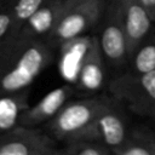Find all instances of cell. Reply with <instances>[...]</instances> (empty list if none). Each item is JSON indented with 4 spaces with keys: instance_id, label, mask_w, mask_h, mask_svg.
<instances>
[{
    "instance_id": "cell-1",
    "label": "cell",
    "mask_w": 155,
    "mask_h": 155,
    "mask_svg": "<svg viewBox=\"0 0 155 155\" xmlns=\"http://www.w3.org/2000/svg\"><path fill=\"white\" fill-rule=\"evenodd\" d=\"M54 50L46 40L16 36L0 48V94L30 88L53 62Z\"/></svg>"
},
{
    "instance_id": "cell-2",
    "label": "cell",
    "mask_w": 155,
    "mask_h": 155,
    "mask_svg": "<svg viewBox=\"0 0 155 155\" xmlns=\"http://www.w3.org/2000/svg\"><path fill=\"white\" fill-rule=\"evenodd\" d=\"M110 96L91 94L80 99L68 101L61 111L45 124L46 131L63 143L79 140L94 122Z\"/></svg>"
},
{
    "instance_id": "cell-3",
    "label": "cell",
    "mask_w": 155,
    "mask_h": 155,
    "mask_svg": "<svg viewBox=\"0 0 155 155\" xmlns=\"http://www.w3.org/2000/svg\"><path fill=\"white\" fill-rule=\"evenodd\" d=\"M109 91L137 115L151 117L155 113V70L148 73L126 70L109 82Z\"/></svg>"
},
{
    "instance_id": "cell-4",
    "label": "cell",
    "mask_w": 155,
    "mask_h": 155,
    "mask_svg": "<svg viewBox=\"0 0 155 155\" xmlns=\"http://www.w3.org/2000/svg\"><path fill=\"white\" fill-rule=\"evenodd\" d=\"M105 4L107 0L73 2L65 10L47 38V44L57 51V48L65 41L87 34L101 23Z\"/></svg>"
},
{
    "instance_id": "cell-5",
    "label": "cell",
    "mask_w": 155,
    "mask_h": 155,
    "mask_svg": "<svg viewBox=\"0 0 155 155\" xmlns=\"http://www.w3.org/2000/svg\"><path fill=\"white\" fill-rule=\"evenodd\" d=\"M99 42L109 68L120 69L127 65L126 33L117 0H107L101 21Z\"/></svg>"
},
{
    "instance_id": "cell-6",
    "label": "cell",
    "mask_w": 155,
    "mask_h": 155,
    "mask_svg": "<svg viewBox=\"0 0 155 155\" xmlns=\"http://www.w3.org/2000/svg\"><path fill=\"white\" fill-rule=\"evenodd\" d=\"M56 140L38 127L17 125L0 134V155H58Z\"/></svg>"
},
{
    "instance_id": "cell-7",
    "label": "cell",
    "mask_w": 155,
    "mask_h": 155,
    "mask_svg": "<svg viewBox=\"0 0 155 155\" xmlns=\"http://www.w3.org/2000/svg\"><path fill=\"white\" fill-rule=\"evenodd\" d=\"M128 131V120L122 102L110 96L81 139L102 142L114 151L126 139Z\"/></svg>"
},
{
    "instance_id": "cell-8",
    "label": "cell",
    "mask_w": 155,
    "mask_h": 155,
    "mask_svg": "<svg viewBox=\"0 0 155 155\" xmlns=\"http://www.w3.org/2000/svg\"><path fill=\"white\" fill-rule=\"evenodd\" d=\"M107 68L108 64L103 54L99 39L98 36H92L90 48L73 85L75 91L82 92L86 96L97 94L105 85Z\"/></svg>"
},
{
    "instance_id": "cell-9",
    "label": "cell",
    "mask_w": 155,
    "mask_h": 155,
    "mask_svg": "<svg viewBox=\"0 0 155 155\" xmlns=\"http://www.w3.org/2000/svg\"><path fill=\"white\" fill-rule=\"evenodd\" d=\"M71 4L73 1L70 0H45L22 25L16 36L47 40L58 21Z\"/></svg>"
},
{
    "instance_id": "cell-10",
    "label": "cell",
    "mask_w": 155,
    "mask_h": 155,
    "mask_svg": "<svg viewBox=\"0 0 155 155\" xmlns=\"http://www.w3.org/2000/svg\"><path fill=\"white\" fill-rule=\"evenodd\" d=\"M74 93L75 88L70 84L62 85L50 91L36 104L29 105L22 113L18 125L33 127L45 125L61 111V109L65 105L68 101H70Z\"/></svg>"
},
{
    "instance_id": "cell-11",
    "label": "cell",
    "mask_w": 155,
    "mask_h": 155,
    "mask_svg": "<svg viewBox=\"0 0 155 155\" xmlns=\"http://www.w3.org/2000/svg\"><path fill=\"white\" fill-rule=\"evenodd\" d=\"M117 2L121 8L126 33L127 54L130 56L136 46L149 34L155 22L138 0H117Z\"/></svg>"
},
{
    "instance_id": "cell-12",
    "label": "cell",
    "mask_w": 155,
    "mask_h": 155,
    "mask_svg": "<svg viewBox=\"0 0 155 155\" xmlns=\"http://www.w3.org/2000/svg\"><path fill=\"white\" fill-rule=\"evenodd\" d=\"M92 36L85 34L62 44L57 51L59 53L58 70L62 78L70 85H74L85 56L90 48Z\"/></svg>"
},
{
    "instance_id": "cell-13",
    "label": "cell",
    "mask_w": 155,
    "mask_h": 155,
    "mask_svg": "<svg viewBox=\"0 0 155 155\" xmlns=\"http://www.w3.org/2000/svg\"><path fill=\"white\" fill-rule=\"evenodd\" d=\"M29 90L0 94V134L18 125L22 113L29 107Z\"/></svg>"
},
{
    "instance_id": "cell-14",
    "label": "cell",
    "mask_w": 155,
    "mask_h": 155,
    "mask_svg": "<svg viewBox=\"0 0 155 155\" xmlns=\"http://www.w3.org/2000/svg\"><path fill=\"white\" fill-rule=\"evenodd\" d=\"M126 68V70L131 73H148L155 70V24L149 34L130 53Z\"/></svg>"
},
{
    "instance_id": "cell-15",
    "label": "cell",
    "mask_w": 155,
    "mask_h": 155,
    "mask_svg": "<svg viewBox=\"0 0 155 155\" xmlns=\"http://www.w3.org/2000/svg\"><path fill=\"white\" fill-rule=\"evenodd\" d=\"M45 0H6L5 4L13 18L16 35L18 34L22 25L29 19V17L39 8V6Z\"/></svg>"
},
{
    "instance_id": "cell-16",
    "label": "cell",
    "mask_w": 155,
    "mask_h": 155,
    "mask_svg": "<svg viewBox=\"0 0 155 155\" xmlns=\"http://www.w3.org/2000/svg\"><path fill=\"white\" fill-rule=\"evenodd\" d=\"M64 155H110L113 154L111 149L97 140L79 139L64 143L62 149Z\"/></svg>"
},
{
    "instance_id": "cell-17",
    "label": "cell",
    "mask_w": 155,
    "mask_h": 155,
    "mask_svg": "<svg viewBox=\"0 0 155 155\" xmlns=\"http://www.w3.org/2000/svg\"><path fill=\"white\" fill-rule=\"evenodd\" d=\"M16 34L13 18L6 4H4L2 6H0V48L8 41L13 40Z\"/></svg>"
},
{
    "instance_id": "cell-18",
    "label": "cell",
    "mask_w": 155,
    "mask_h": 155,
    "mask_svg": "<svg viewBox=\"0 0 155 155\" xmlns=\"http://www.w3.org/2000/svg\"><path fill=\"white\" fill-rule=\"evenodd\" d=\"M128 133L136 138L148 151V155H155V132L143 125H137L130 128Z\"/></svg>"
},
{
    "instance_id": "cell-19",
    "label": "cell",
    "mask_w": 155,
    "mask_h": 155,
    "mask_svg": "<svg viewBox=\"0 0 155 155\" xmlns=\"http://www.w3.org/2000/svg\"><path fill=\"white\" fill-rule=\"evenodd\" d=\"M149 12L150 17L153 18V21L155 22V0H138Z\"/></svg>"
},
{
    "instance_id": "cell-20",
    "label": "cell",
    "mask_w": 155,
    "mask_h": 155,
    "mask_svg": "<svg viewBox=\"0 0 155 155\" xmlns=\"http://www.w3.org/2000/svg\"><path fill=\"white\" fill-rule=\"evenodd\" d=\"M73 2H88V1H102V0H70Z\"/></svg>"
},
{
    "instance_id": "cell-21",
    "label": "cell",
    "mask_w": 155,
    "mask_h": 155,
    "mask_svg": "<svg viewBox=\"0 0 155 155\" xmlns=\"http://www.w3.org/2000/svg\"><path fill=\"white\" fill-rule=\"evenodd\" d=\"M5 2H6V0H0V6H2Z\"/></svg>"
},
{
    "instance_id": "cell-22",
    "label": "cell",
    "mask_w": 155,
    "mask_h": 155,
    "mask_svg": "<svg viewBox=\"0 0 155 155\" xmlns=\"http://www.w3.org/2000/svg\"><path fill=\"white\" fill-rule=\"evenodd\" d=\"M150 119H153V120H154V121H155V113H154V114H153V116H151V117H150Z\"/></svg>"
}]
</instances>
